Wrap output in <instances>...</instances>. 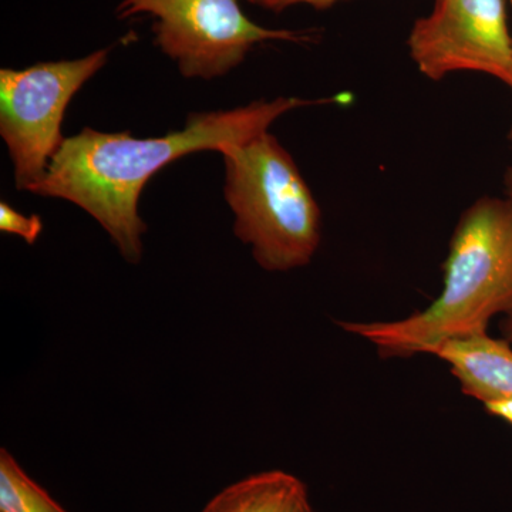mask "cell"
Returning a JSON list of instances; mask_svg holds the SVG:
<instances>
[{
    "mask_svg": "<svg viewBox=\"0 0 512 512\" xmlns=\"http://www.w3.org/2000/svg\"><path fill=\"white\" fill-rule=\"evenodd\" d=\"M336 101L339 97H279L234 110L192 113L183 130L163 137L136 138L128 133L83 128L76 136L64 138L45 177L29 192L82 208L110 235L123 258L137 264L143 256L147 231L138 214V200L154 175L188 154L205 150L220 153L231 144L251 140L289 111Z\"/></svg>",
    "mask_w": 512,
    "mask_h": 512,
    "instance_id": "1",
    "label": "cell"
},
{
    "mask_svg": "<svg viewBox=\"0 0 512 512\" xmlns=\"http://www.w3.org/2000/svg\"><path fill=\"white\" fill-rule=\"evenodd\" d=\"M443 289L426 308L394 320H339L382 359L436 353L450 342L488 333L512 315V201L484 195L461 214L443 265Z\"/></svg>",
    "mask_w": 512,
    "mask_h": 512,
    "instance_id": "2",
    "label": "cell"
},
{
    "mask_svg": "<svg viewBox=\"0 0 512 512\" xmlns=\"http://www.w3.org/2000/svg\"><path fill=\"white\" fill-rule=\"evenodd\" d=\"M224 195L234 234L266 272L312 262L322 239V212L288 150L269 131L220 151Z\"/></svg>",
    "mask_w": 512,
    "mask_h": 512,
    "instance_id": "3",
    "label": "cell"
},
{
    "mask_svg": "<svg viewBox=\"0 0 512 512\" xmlns=\"http://www.w3.org/2000/svg\"><path fill=\"white\" fill-rule=\"evenodd\" d=\"M117 13L120 19L150 15L154 45L187 79L225 76L259 43L313 40L311 32L268 29L252 22L241 0H123Z\"/></svg>",
    "mask_w": 512,
    "mask_h": 512,
    "instance_id": "4",
    "label": "cell"
},
{
    "mask_svg": "<svg viewBox=\"0 0 512 512\" xmlns=\"http://www.w3.org/2000/svg\"><path fill=\"white\" fill-rule=\"evenodd\" d=\"M109 49L76 60L0 70V136L15 168L16 188L29 191L45 177L64 138L67 106L103 69Z\"/></svg>",
    "mask_w": 512,
    "mask_h": 512,
    "instance_id": "5",
    "label": "cell"
},
{
    "mask_svg": "<svg viewBox=\"0 0 512 512\" xmlns=\"http://www.w3.org/2000/svg\"><path fill=\"white\" fill-rule=\"evenodd\" d=\"M410 57L433 82L477 72L512 90V36L504 0H434L430 15L414 22Z\"/></svg>",
    "mask_w": 512,
    "mask_h": 512,
    "instance_id": "6",
    "label": "cell"
},
{
    "mask_svg": "<svg viewBox=\"0 0 512 512\" xmlns=\"http://www.w3.org/2000/svg\"><path fill=\"white\" fill-rule=\"evenodd\" d=\"M433 356L450 367L461 393L477 402L512 399V345L488 333L441 346Z\"/></svg>",
    "mask_w": 512,
    "mask_h": 512,
    "instance_id": "7",
    "label": "cell"
},
{
    "mask_svg": "<svg viewBox=\"0 0 512 512\" xmlns=\"http://www.w3.org/2000/svg\"><path fill=\"white\" fill-rule=\"evenodd\" d=\"M201 512H315L308 487L281 470L262 471L228 485Z\"/></svg>",
    "mask_w": 512,
    "mask_h": 512,
    "instance_id": "8",
    "label": "cell"
},
{
    "mask_svg": "<svg viewBox=\"0 0 512 512\" xmlns=\"http://www.w3.org/2000/svg\"><path fill=\"white\" fill-rule=\"evenodd\" d=\"M0 512H67L25 473L6 448L0 450Z\"/></svg>",
    "mask_w": 512,
    "mask_h": 512,
    "instance_id": "9",
    "label": "cell"
},
{
    "mask_svg": "<svg viewBox=\"0 0 512 512\" xmlns=\"http://www.w3.org/2000/svg\"><path fill=\"white\" fill-rule=\"evenodd\" d=\"M0 231L18 235L29 245L35 244L43 231V221L39 215H25L10 207L8 202H0Z\"/></svg>",
    "mask_w": 512,
    "mask_h": 512,
    "instance_id": "10",
    "label": "cell"
},
{
    "mask_svg": "<svg viewBox=\"0 0 512 512\" xmlns=\"http://www.w3.org/2000/svg\"><path fill=\"white\" fill-rule=\"evenodd\" d=\"M252 5L259 6V8L265 10H271V12L281 13L292 6L306 5L311 6L313 9L326 10L335 6L336 3L342 2V0H248Z\"/></svg>",
    "mask_w": 512,
    "mask_h": 512,
    "instance_id": "11",
    "label": "cell"
},
{
    "mask_svg": "<svg viewBox=\"0 0 512 512\" xmlns=\"http://www.w3.org/2000/svg\"><path fill=\"white\" fill-rule=\"evenodd\" d=\"M483 407L490 416L503 420L512 427V399L490 400L483 403Z\"/></svg>",
    "mask_w": 512,
    "mask_h": 512,
    "instance_id": "12",
    "label": "cell"
},
{
    "mask_svg": "<svg viewBox=\"0 0 512 512\" xmlns=\"http://www.w3.org/2000/svg\"><path fill=\"white\" fill-rule=\"evenodd\" d=\"M505 197L512 201V167H508L504 174ZM504 339L512 345V315L504 318L503 322Z\"/></svg>",
    "mask_w": 512,
    "mask_h": 512,
    "instance_id": "13",
    "label": "cell"
},
{
    "mask_svg": "<svg viewBox=\"0 0 512 512\" xmlns=\"http://www.w3.org/2000/svg\"><path fill=\"white\" fill-rule=\"evenodd\" d=\"M508 140H510L512 143V121H511L510 130H508Z\"/></svg>",
    "mask_w": 512,
    "mask_h": 512,
    "instance_id": "14",
    "label": "cell"
},
{
    "mask_svg": "<svg viewBox=\"0 0 512 512\" xmlns=\"http://www.w3.org/2000/svg\"><path fill=\"white\" fill-rule=\"evenodd\" d=\"M510 2H511V5H512V0H510Z\"/></svg>",
    "mask_w": 512,
    "mask_h": 512,
    "instance_id": "15",
    "label": "cell"
}]
</instances>
